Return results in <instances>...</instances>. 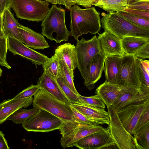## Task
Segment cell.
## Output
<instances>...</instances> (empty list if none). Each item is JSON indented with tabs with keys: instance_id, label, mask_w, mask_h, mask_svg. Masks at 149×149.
Here are the masks:
<instances>
[{
	"instance_id": "obj_1",
	"label": "cell",
	"mask_w": 149,
	"mask_h": 149,
	"mask_svg": "<svg viewBox=\"0 0 149 149\" xmlns=\"http://www.w3.org/2000/svg\"><path fill=\"white\" fill-rule=\"evenodd\" d=\"M70 10V36L77 41L83 34L95 35L101 30L100 13L94 7L83 9L75 5Z\"/></svg>"
},
{
	"instance_id": "obj_2",
	"label": "cell",
	"mask_w": 149,
	"mask_h": 149,
	"mask_svg": "<svg viewBox=\"0 0 149 149\" xmlns=\"http://www.w3.org/2000/svg\"><path fill=\"white\" fill-rule=\"evenodd\" d=\"M101 27L121 39L134 36L149 38V29L137 25L124 17L119 12L102 13Z\"/></svg>"
},
{
	"instance_id": "obj_3",
	"label": "cell",
	"mask_w": 149,
	"mask_h": 149,
	"mask_svg": "<svg viewBox=\"0 0 149 149\" xmlns=\"http://www.w3.org/2000/svg\"><path fill=\"white\" fill-rule=\"evenodd\" d=\"M65 9L61 6L53 5L42 21V34L56 43L67 41L70 32L65 25Z\"/></svg>"
},
{
	"instance_id": "obj_4",
	"label": "cell",
	"mask_w": 149,
	"mask_h": 149,
	"mask_svg": "<svg viewBox=\"0 0 149 149\" xmlns=\"http://www.w3.org/2000/svg\"><path fill=\"white\" fill-rule=\"evenodd\" d=\"M105 129L100 125L88 124L75 120L63 121L58 129L62 135L60 141L61 146L64 149L72 147L81 138Z\"/></svg>"
},
{
	"instance_id": "obj_5",
	"label": "cell",
	"mask_w": 149,
	"mask_h": 149,
	"mask_svg": "<svg viewBox=\"0 0 149 149\" xmlns=\"http://www.w3.org/2000/svg\"><path fill=\"white\" fill-rule=\"evenodd\" d=\"M32 103L33 107L45 110L63 121L74 120L70 104L61 102L41 88L34 95Z\"/></svg>"
},
{
	"instance_id": "obj_6",
	"label": "cell",
	"mask_w": 149,
	"mask_h": 149,
	"mask_svg": "<svg viewBox=\"0 0 149 149\" xmlns=\"http://www.w3.org/2000/svg\"><path fill=\"white\" fill-rule=\"evenodd\" d=\"M49 3L40 0H10V6L17 17L37 22L42 21L49 9Z\"/></svg>"
},
{
	"instance_id": "obj_7",
	"label": "cell",
	"mask_w": 149,
	"mask_h": 149,
	"mask_svg": "<svg viewBox=\"0 0 149 149\" xmlns=\"http://www.w3.org/2000/svg\"><path fill=\"white\" fill-rule=\"evenodd\" d=\"M117 84L134 89L142 94L136 58L134 55L125 54L122 56Z\"/></svg>"
},
{
	"instance_id": "obj_8",
	"label": "cell",
	"mask_w": 149,
	"mask_h": 149,
	"mask_svg": "<svg viewBox=\"0 0 149 149\" xmlns=\"http://www.w3.org/2000/svg\"><path fill=\"white\" fill-rule=\"evenodd\" d=\"M107 108L109 116L107 127L116 146L120 149H136L133 136L126 130L122 124L117 110L112 105Z\"/></svg>"
},
{
	"instance_id": "obj_9",
	"label": "cell",
	"mask_w": 149,
	"mask_h": 149,
	"mask_svg": "<svg viewBox=\"0 0 149 149\" xmlns=\"http://www.w3.org/2000/svg\"><path fill=\"white\" fill-rule=\"evenodd\" d=\"M63 121L49 112L40 109L22 124V126L29 132H47L58 129Z\"/></svg>"
},
{
	"instance_id": "obj_10",
	"label": "cell",
	"mask_w": 149,
	"mask_h": 149,
	"mask_svg": "<svg viewBox=\"0 0 149 149\" xmlns=\"http://www.w3.org/2000/svg\"><path fill=\"white\" fill-rule=\"evenodd\" d=\"M77 60V68L84 78L86 68L91 59L101 52L97 37L95 34L90 39L82 37L77 41L75 46Z\"/></svg>"
},
{
	"instance_id": "obj_11",
	"label": "cell",
	"mask_w": 149,
	"mask_h": 149,
	"mask_svg": "<svg viewBox=\"0 0 149 149\" xmlns=\"http://www.w3.org/2000/svg\"><path fill=\"white\" fill-rule=\"evenodd\" d=\"M115 145L107 127L103 131L92 133L81 138L74 143V146L81 149H100L109 148Z\"/></svg>"
},
{
	"instance_id": "obj_12",
	"label": "cell",
	"mask_w": 149,
	"mask_h": 149,
	"mask_svg": "<svg viewBox=\"0 0 149 149\" xmlns=\"http://www.w3.org/2000/svg\"><path fill=\"white\" fill-rule=\"evenodd\" d=\"M8 49L14 55H19L30 61L37 67V65H43L49 58L45 55L27 46L22 42L13 37L7 38Z\"/></svg>"
},
{
	"instance_id": "obj_13",
	"label": "cell",
	"mask_w": 149,
	"mask_h": 149,
	"mask_svg": "<svg viewBox=\"0 0 149 149\" xmlns=\"http://www.w3.org/2000/svg\"><path fill=\"white\" fill-rule=\"evenodd\" d=\"M148 103L149 100L117 110L120 122L126 130L132 136L139 119L146 106Z\"/></svg>"
},
{
	"instance_id": "obj_14",
	"label": "cell",
	"mask_w": 149,
	"mask_h": 149,
	"mask_svg": "<svg viewBox=\"0 0 149 149\" xmlns=\"http://www.w3.org/2000/svg\"><path fill=\"white\" fill-rule=\"evenodd\" d=\"M106 58L105 55L100 52L91 59L87 67L84 83L90 91L94 89L95 84L102 76Z\"/></svg>"
},
{
	"instance_id": "obj_15",
	"label": "cell",
	"mask_w": 149,
	"mask_h": 149,
	"mask_svg": "<svg viewBox=\"0 0 149 149\" xmlns=\"http://www.w3.org/2000/svg\"><path fill=\"white\" fill-rule=\"evenodd\" d=\"M135 90L117 84H110L105 81L96 88L95 93L98 95L107 107L111 105L122 94Z\"/></svg>"
},
{
	"instance_id": "obj_16",
	"label": "cell",
	"mask_w": 149,
	"mask_h": 149,
	"mask_svg": "<svg viewBox=\"0 0 149 149\" xmlns=\"http://www.w3.org/2000/svg\"><path fill=\"white\" fill-rule=\"evenodd\" d=\"M97 37L101 52L106 57L110 55H120L125 54L122 49L121 39L110 32L104 31Z\"/></svg>"
},
{
	"instance_id": "obj_17",
	"label": "cell",
	"mask_w": 149,
	"mask_h": 149,
	"mask_svg": "<svg viewBox=\"0 0 149 149\" xmlns=\"http://www.w3.org/2000/svg\"><path fill=\"white\" fill-rule=\"evenodd\" d=\"M18 28L21 42L27 46L35 49L41 50L49 47L42 34L20 24Z\"/></svg>"
},
{
	"instance_id": "obj_18",
	"label": "cell",
	"mask_w": 149,
	"mask_h": 149,
	"mask_svg": "<svg viewBox=\"0 0 149 149\" xmlns=\"http://www.w3.org/2000/svg\"><path fill=\"white\" fill-rule=\"evenodd\" d=\"M41 88L51 94L61 102L70 104V102L56 79L44 72L37 82Z\"/></svg>"
},
{
	"instance_id": "obj_19",
	"label": "cell",
	"mask_w": 149,
	"mask_h": 149,
	"mask_svg": "<svg viewBox=\"0 0 149 149\" xmlns=\"http://www.w3.org/2000/svg\"><path fill=\"white\" fill-rule=\"evenodd\" d=\"M33 98L30 97L24 99L13 98L4 100L0 103V125L17 109L27 108L32 103Z\"/></svg>"
},
{
	"instance_id": "obj_20",
	"label": "cell",
	"mask_w": 149,
	"mask_h": 149,
	"mask_svg": "<svg viewBox=\"0 0 149 149\" xmlns=\"http://www.w3.org/2000/svg\"><path fill=\"white\" fill-rule=\"evenodd\" d=\"M59 60H63L73 77L74 70L77 67V60L75 46L70 43H65L57 47L55 53Z\"/></svg>"
},
{
	"instance_id": "obj_21",
	"label": "cell",
	"mask_w": 149,
	"mask_h": 149,
	"mask_svg": "<svg viewBox=\"0 0 149 149\" xmlns=\"http://www.w3.org/2000/svg\"><path fill=\"white\" fill-rule=\"evenodd\" d=\"M148 100H149V94H140L135 90L122 94L111 105L117 110L130 105L141 104Z\"/></svg>"
},
{
	"instance_id": "obj_22",
	"label": "cell",
	"mask_w": 149,
	"mask_h": 149,
	"mask_svg": "<svg viewBox=\"0 0 149 149\" xmlns=\"http://www.w3.org/2000/svg\"><path fill=\"white\" fill-rule=\"evenodd\" d=\"M122 56L120 55H112L106 58L104 70L105 81L108 82L117 84Z\"/></svg>"
},
{
	"instance_id": "obj_23",
	"label": "cell",
	"mask_w": 149,
	"mask_h": 149,
	"mask_svg": "<svg viewBox=\"0 0 149 149\" xmlns=\"http://www.w3.org/2000/svg\"><path fill=\"white\" fill-rule=\"evenodd\" d=\"M70 105L88 117L103 121L106 124L109 123V114L104 109L93 107L84 104L70 103Z\"/></svg>"
},
{
	"instance_id": "obj_24",
	"label": "cell",
	"mask_w": 149,
	"mask_h": 149,
	"mask_svg": "<svg viewBox=\"0 0 149 149\" xmlns=\"http://www.w3.org/2000/svg\"><path fill=\"white\" fill-rule=\"evenodd\" d=\"M2 19L6 37L7 38L9 37H14L21 41L18 28L19 24L14 18L10 8L5 10L2 15Z\"/></svg>"
},
{
	"instance_id": "obj_25",
	"label": "cell",
	"mask_w": 149,
	"mask_h": 149,
	"mask_svg": "<svg viewBox=\"0 0 149 149\" xmlns=\"http://www.w3.org/2000/svg\"><path fill=\"white\" fill-rule=\"evenodd\" d=\"M124 11L149 19V0H129Z\"/></svg>"
},
{
	"instance_id": "obj_26",
	"label": "cell",
	"mask_w": 149,
	"mask_h": 149,
	"mask_svg": "<svg viewBox=\"0 0 149 149\" xmlns=\"http://www.w3.org/2000/svg\"><path fill=\"white\" fill-rule=\"evenodd\" d=\"M123 51L125 54L134 55L145 44L149 38L134 36L125 37L121 39Z\"/></svg>"
},
{
	"instance_id": "obj_27",
	"label": "cell",
	"mask_w": 149,
	"mask_h": 149,
	"mask_svg": "<svg viewBox=\"0 0 149 149\" xmlns=\"http://www.w3.org/2000/svg\"><path fill=\"white\" fill-rule=\"evenodd\" d=\"M129 0H93V6L102 9L107 13L124 11Z\"/></svg>"
},
{
	"instance_id": "obj_28",
	"label": "cell",
	"mask_w": 149,
	"mask_h": 149,
	"mask_svg": "<svg viewBox=\"0 0 149 149\" xmlns=\"http://www.w3.org/2000/svg\"><path fill=\"white\" fill-rule=\"evenodd\" d=\"M136 149H149V123L133 133Z\"/></svg>"
},
{
	"instance_id": "obj_29",
	"label": "cell",
	"mask_w": 149,
	"mask_h": 149,
	"mask_svg": "<svg viewBox=\"0 0 149 149\" xmlns=\"http://www.w3.org/2000/svg\"><path fill=\"white\" fill-rule=\"evenodd\" d=\"M40 109L37 107L29 109L20 108L13 112L7 118V120H12L15 124H23L27 119L37 113Z\"/></svg>"
},
{
	"instance_id": "obj_30",
	"label": "cell",
	"mask_w": 149,
	"mask_h": 149,
	"mask_svg": "<svg viewBox=\"0 0 149 149\" xmlns=\"http://www.w3.org/2000/svg\"><path fill=\"white\" fill-rule=\"evenodd\" d=\"M59 60L54 54L49 58L47 62L42 65L43 71L55 79L61 77L59 66Z\"/></svg>"
},
{
	"instance_id": "obj_31",
	"label": "cell",
	"mask_w": 149,
	"mask_h": 149,
	"mask_svg": "<svg viewBox=\"0 0 149 149\" xmlns=\"http://www.w3.org/2000/svg\"><path fill=\"white\" fill-rule=\"evenodd\" d=\"M59 66L61 77L65 83L75 94H79L77 91L74 83V78L70 73L68 68L63 60H59Z\"/></svg>"
},
{
	"instance_id": "obj_32",
	"label": "cell",
	"mask_w": 149,
	"mask_h": 149,
	"mask_svg": "<svg viewBox=\"0 0 149 149\" xmlns=\"http://www.w3.org/2000/svg\"><path fill=\"white\" fill-rule=\"evenodd\" d=\"M136 58L141 82L140 91L143 94H149V71L143 65L140 58Z\"/></svg>"
},
{
	"instance_id": "obj_33",
	"label": "cell",
	"mask_w": 149,
	"mask_h": 149,
	"mask_svg": "<svg viewBox=\"0 0 149 149\" xmlns=\"http://www.w3.org/2000/svg\"><path fill=\"white\" fill-rule=\"evenodd\" d=\"M7 38L4 33L0 31V65L8 69L11 68V66L7 60L8 51Z\"/></svg>"
},
{
	"instance_id": "obj_34",
	"label": "cell",
	"mask_w": 149,
	"mask_h": 149,
	"mask_svg": "<svg viewBox=\"0 0 149 149\" xmlns=\"http://www.w3.org/2000/svg\"><path fill=\"white\" fill-rule=\"evenodd\" d=\"M56 80L70 103L82 104L79 95L74 93L67 86L61 77H59Z\"/></svg>"
},
{
	"instance_id": "obj_35",
	"label": "cell",
	"mask_w": 149,
	"mask_h": 149,
	"mask_svg": "<svg viewBox=\"0 0 149 149\" xmlns=\"http://www.w3.org/2000/svg\"><path fill=\"white\" fill-rule=\"evenodd\" d=\"M70 107L73 113L74 120L83 123L91 125L106 124L103 121L88 117L81 113L70 105Z\"/></svg>"
},
{
	"instance_id": "obj_36",
	"label": "cell",
	"mask_w": 149,
	"mask_h": 149,
	"mask_svg": "<svg viewBox=\"0 0 149 149\" xmlns=\"http://www.w3.org/2000/svg\"><path fill=\"white\" fill-rule=\"evenodd\" d=\"M82 104L88 105L93 107L105 109V104L97 95L90 97L79 95Z\"/></svg>"
},
{
	"instance_id": "obj_37",
	"label": "cell",
	"mask_w": 149,
	"mask_h": 149,
	"mask_svg": "<svg viewBox=\"0 0 149 149\" xmlns=\"http://www.w3.org/2000/svg\"><path fill=\"white\" fill-rule=\"evenodd\" d=\"M124 17L139 26L149 29V19H146L125 11L119 12Z\"/></svg>"
},
{
	"instance_id": "obj_38",
	"label": "cell",
	"mask_w": 149,
	"mask_h": 149,
	"mask_svg": "<svg viewBox=\"0 0 149 149\" xmlns=\"http://www.w3.org/2000/svg\"><path fill=\"white\" fill-rule=\"evenodd\" d=\"M41 88L38 84H31L29 86L22 90L13 98L18 99L29 98L34 95Z\"/></svg>"
},
{
	"instance_id": "obj_39",
	"label": "cell",
	"mask_w": 149,
	"mask_h": 149,
	"mask_svg": "<svg viewBox=\"0 0 149 149\" xmlns=\"http://www.w3.org/2000/svg\"><path fill=\"white\" fill-rule=\"evenodd\" d=\"M148 123H149V103L146 105L140 115L135 127L134 132L137 131Z\"/></svg>"
},
{
	"instance_id": "obj_40",
	"label": "cell",
	"mask_w": 149,
	"mask_h": 149,
	"mask_svg": "<svg viewBox=\"0 0 149 149\" xmlns=\"http://www.w3.org/2000/svg\"><path fill=\"white\" fill-rule=\"evenodd\" d=\"M134 55L136 57L142 59H148L149 58V42H147L141 47Z\"/></svg>"
},
{
	"instance_id": "obj_41",
	"label": "cell",
	"mask_w": 149,
	"mask_h": 149,
	"mask_svg": "<svg viewBox=\"0 0 149 149\" xmlns=\"http://www.w3.org/2000/svg\"><path fill=\"white\" fill-rule=\"evenodd\" d=\"M54 5H64L66 9L70 10L71 7L76 4V0H45Z\"/></svg>"
},
{
	"instance_id": "obj_42",
	"label": "cell",
	"mask_w": 149,
	"mask_h": 149,
	"mask_svg": "<svg viewBox=\"0 0 149 149\" xmlns=\"http://www.w3.org/2000/svg\"><path fill=\"white\" fill-rule=\"evenodd\" d=\"M7 141L3 132L0 131V149H9Z\"/></svg>"
},
{
	"instance_id": "obj_43",
	"label": "cell",
	"mask_w": 149,
	"mask_h": 149,
	"mask_svg": "<svg viewBox=\"0 0 149 149\" xmlns=\"http://www.w3.org/2000/svg\"><path fill=\"white\" fill-rule=\"evenodd\" d=\"M93 0H76V4L86 8L91 7L93 6Z\"/></svg>"
},
{
	"instance_id": "obj_44",
	"label": "cell",
	"mask_w": 149,
	"mask_h": 149,
	"mask_svg": "<svg viewBox=\"0 0 149 149\" xmlns=\"http://www.w3.org/2000/svg\"><path fill=\"white\" fill-rule=\"evenodd\" d=\"M10 8V0H0V13L1 15L6 9Z\"/></svg>"
},
{
	"instance_id": "obj_45",
	"label": "cell",
	"mask_w": 149,
	"mask_h": 149,
	"mask_svg": "<svg viewBox=\"0 0 149 149\" xmlns=\"http://www.w3.org/2000/svg\"><path fill=\"white\" fill-rule=\"evenodd\" d=\"M0 31L3 32V26L2 19V15L0 13Z\"/></svg>"
},
{
	"instance_id": "obj_46",
	"label": "cell",
	"mask_w": 149,
	"mask_h": 149,
	"mask_svg": "<svg viewBox=\"0 0 149 149\" xmlns=\"http://www.w3.org/2000/svg\"><path fill=\"white\" fill-rule=\"evenodd\" d=\"M2 70L0 68V78L1 76L2 75Z\"/></svg>"
},
{
	"instance_id": "obj_47",
	"label": "cell",
	"mask_w": 149,
	"mask_h": 149,
	"mask_svg": "<svg viewBox=\"0 0 149 149\" xmlns=\"http://www.w3.org/2000/svg\"><path fill=\"white\" fill-rule=\"evenodd\" d=\"M40 0L45 1V0Z\"/></svg>"
}]
</instances>
